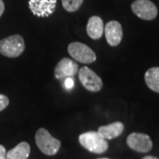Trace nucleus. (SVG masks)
<instances>
[{"mask_svg": "<svg viewBox=\"0 0 159 159\" xmlns=\"http://www.w3.org/2000/svg\"><path fill=\"white\" fill-rule=\"evenodd\" d=\"M80 145L92 153H104L109 148L107 140L96 131L83 133L79 136Z\"/></svg>", "mask_w": 159, "mask_h": 159, "instance_id": "obj_1", "label": "nucleus"}, {"mask_svg": "<svg viewBox=\"0 0 159 159\" xmlns=\"http://www.w3.org/2000/svg\"><path fill=\"white\" fill-rule=\"evenodd\" d=\"M35 143L40 150L47 156L56 155L61 147L60 141L54 138L45 128H39L36 131Z\"/></svg>", "mask_w": 159, "mask_h": 159, "instance_id": "obj_2", "label": "nucleus"}, {"mask_svg": "<svg viewBox=\"0 0 159 159\" xmlns=\"http://www.w3.org/2000/svg\"><path fill=\"white\" fill-rule=\"evenodd\" d=\"M25 51V42L21 35L13 34L0 40V53L7 57H17Z\"/></svg>", "mask_w": 159, "mask_h": 159, "instance_id": "obj_3", "label": "nucleus"}, {"mask_svg": "<svg viewBox=\"0 0 159 159\" xmlns=\"http://www.w3.org/2000/svg\"><path fill=\"white\" fill-rule=\"evenodd\" d=\"M69 55L73 59L82 64H91L97 60V55L94 51L82 43H71L67 48Z\"/></svg>", "mask_w": 159, "mask_h": 159, "instance_id": "obj_4", "label": "nucleus"}, {"mask_svg": "<svg viewBox=\"0 0 159 159\" xmlns=\"http://www.w3.org/2000/svg\"><path fill=\"white\" fill-rule=\"evenodd\" d=\"M79 80L87 90L98 92L102 89V80L93 70L83 66L79 70Z\"/></svg>", "mask_w": 159, "mask_h": 159, "instance_id": "obj_5", "label": "nucleus"}, {"mask_svg": "<svg viewBox=\"0 0 159 159\" xmlns=\"http://www.w3.org/2000/svg\"><path fill=\"white\" fill-rule=\"evenodd\" d=\"M131 8L137 17L144 20H152L157 16V6L149 0H135Z\"/></svg>", "mask_w": 159, "mask_h": 159, "instance_id": "obj_6", "label": "nucleus"}, {"mask_svg": "<svg viewBox=\"0 0 159 159\" xmlns=\"http://www.w3.org/2000/svg\"><path fill=\"white\" fill-rule=\"evenodd\" d=\"M126 143L129 148L140 153H147L150 151L153 147L150 137L148 134L142 133L130 134L126 139Z\"/></svg>", "mask_w": 159, "mask_h": 159, "instance_id": "obj_7", "label": "nucleus"}, {"mask_svg": "<svg viewBox=\"0 0 159 159\" xmlns=\"http://www.w3.org/2000/svg\"><path fill=\"white\" fill-rule=\"evenodd\" d=\"M57 0H29V7L32 13L40 18H47L55 11Z\"/></svg>", "mask_w": 159, "mask_h": 159, "instance_id": "obj_8", "label": "nucleus"}, {"mask_svg": "<svg viewBox=\"0 0 159 159\" xmlns=\"http://www.w3.org/2000/svg\"><path fill=\"white\" fill-rule=\"evenodd\" d=\"M78 64L71 58L64 57L57 64L54 70V74L56 79L63 80L67 77H73L76 74H78Z\"/></svg>", "mask_w": 159, "mask_h": 159, "instance_id": "obj_9", "label": "nucleus"}, {"mask_svg": "<svg viewBox=\"0 0 159 159\" xmlns=\"http://www.w3.org/2000/svg\"><path fill=\"white\" fill-rule=\"evenodd\" d=\"M106 41L109 45L118 46L123 37V29L121 24L117 20L109 21L104 26V32Z\"/></svg>", "mask_w": 159, "mask_h": 159, "instance_id": "obj_10", "label": "nucleus"}, {"mask_svg": "<svg viewBox=\"0 0 159 159\" xmlns=\"http://www.w3.org/2000/svg\"><path fill=\"white\" fill-rule=\"evenodd\" d=\"M104 32V25L102 20L99 16H92L89 18L87 24V33L89 36L94 40H98L102 37Z\"/></svg>", "mask_w": 159, "mask_h": 159, "instance_id": "obj_11", "label": "nucleus"}, {"mask_svg": "<svg viewBox=\"0 0 159 159\" xmlns=\"http://www.w3.org/2000/svg\"><path fill=\"white\" fill-rule=\"evenodd\" d=\"M124 131V124L122 122H114L110 125H102L98 128V133L105 140H111L119 136Z\"/></svg>", "mask_w": 159, "mask_h": 159, "instance_id": "obj_12", "label": "nucleus"}, {"mask_svg": "<svg viewBox=\"0 0 159 159\" xmlns=\"http://www.w3.org/2000/svg\"><path fill=\"white\" fill-rule=\"evenodd\" d=\"M30 154V146L28 142H20L16 147L6 152V159H28Z\"/></svg>", "mask_w": 159, "mask_h": 159, "instance_id": "obj_13", "label": "nucleus"}, {"mask_svg": "<svg viewBox=\"0 0 159 159\" xmlns=\"http://www.w3.org/2000/svg\"><path fill=\"white\" fill-rule=\"evenodd\" d=\"M145 82L152 91L159 93V67H151L145 73Z\"/></svg>", "mask_w": 159, "mask_h": 159, "instance_id": "obj_14", "label": "nucleus"}, {"mask_svg": "<svg viewBox=\"0 0 159 159\" xmlns=\"http://www.w3.org/2000/svg\"><path fill=\"white\" fill-rule=\"evenodd\" d=\"M83 3V0H62V6L66 11L74 12L78 11Z\"/></svg>", "mask_w": 159, "mask_h": 159, "instance_id": "obj_15", "label": "nucleus"}, {"mask_svg": "<svg viewBox=\"0 0 159 159\" xmlns=\"http://www.w3.org/2000/svg\"><path fill=\"white\" fill-rule=\"evenodd\" d=\"M8 104H9V98L3 94H0V111H4L8 106Z\"/></svg>", "mask_w": 159, "mask_h": 159, "instance_id": "obj_16", "label": "nucleus"}, {"mask_svg": "<svg viewBox=\"0 0 159 159\" xmlns=\"http://www.w3.org/2000/svg\"><path fill=\"white\" fill-rule=\"evenodd\" d=\"M74 80L71 77H67V78H66V80H65V87L66 88V89H72V88H74Z\"/></svg>", "mask_w": 159, "mask_h": 159, "instance_id": "obj_17", "label": "nucleus"}, {"mask_svg": "<svg viewBox=\"0 0 159 159\" xmlns=\"http://www.w3.org/2000/svg\"><path fill=\"white\" fill-rule=\"evenodd\" d=\"M0 159H6V150L3 145H0Z\"/></svg>", "mask_w": 159, "mask_h": 159, "instance_id": "obj_18", "label": "nucleus"}, {"mask_svg": "<svg viewBox=\"0 0 159 159\" xmlns=\"http://www.w3.org/2000/svg\"><path fill=\"white\" fill-rule=\"evenodd\" d=\"M4 11H5V4H4L3 0H0V17L4 13Z\"/></svg>", "mask_w": 159, "mask_h": 159, "instance_id": "obj_19", "label": "nucleus"}, {"mask_svg": "<svg viewBox=\"0 0 159 159\" xmlns=\"http://www.w3.org/2000/svg\"><path fill=\"white\" fill-rule=\"evenodd\" d=\"M142 159H158V158H157V157H152V156H147V157H143Z\"/></svg>", "mask_w": 159, "mask_h": 159, "instance_id": "obj_20", "label": "nucleus"}, {"mask_svg": "<svg viewBox=\"0 0 159 159\" xmlns=\"http://www.w3.org/2000/svg\"><path fill=\"white\" fill-rule=\"evenodd\" d=\"M98 159H109V158H105V157H104V158H98Z\"/></svg>", "mask_w": 159, "mask_h": 159, "instance_id": "obj_21", "label": "nucleus"}]
</instances>
